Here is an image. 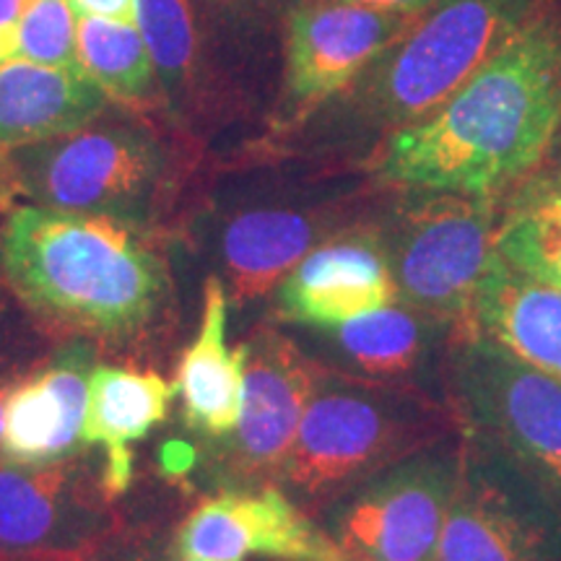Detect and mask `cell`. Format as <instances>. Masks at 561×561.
Masks as SVG:
<instances>
[{
	"label": "cell",
	"instance_id": "cell-1",
	"mask_svg": "<svg viewBox=\"0 0 561 561\" xmlns=\"http://www.w3.org/2000/svg\"><path fill=\"white\" fill-rule=\"evenodd\" d=\"M0 273L42 333L91 341L104 362L157 369L178 339L167 229L19 203L0 221Z\"/></svg>",
	"mask_w": 561,
	"mask_h": 561
},
{
	"label": "cell",
	"instance_id": "cell-2",
	"mask_svg": "<svg viewBox=\"0 0 561 561\" xmlns=\"http://www.w3.org/2000/svg\"><path fill=\"white\" fill-rule=\"evenodd\" d=\"M561 123V5L525 30L430 117L385 136L377 174L416 193L496 198L538 170Z\"/></svg>",
	"mask_w": 561,
	"mask_h": 561
},
{
	"label": "cell",
	"instance_id": "cell-3",
	"mask_svg": "<svg viewBox=\"0 0 561 561\" xmlns=\"http://www.w3.org/2000/svg\"><path fill=\"white\" fill-rule=\"evenodd\" d=\"M187 144L146 110L110 102L68 136L11 149V185L16 203L167 229L191 174Z\"/></svg>",
	"mask_w": 561,
	"mask_h": 561
},
{
	"label": "cell",
	"instance_id": "cell-4",
	"mask_svg": "<svg viewBox=\"0 0 561 561\" xmlns=\"http://www.w3.org/2000/svg\"><path fill=\"white\" fill-rule=\"evenodd\" d=\"M458 432L447 401L320 371L276 483L318 517L392 462Z\"/></svg>",
	"mask_w": 561,
	"mask_h": 561
},
{
	"label": "cell",
	"instance_id": "cell-5",
	"mask_svg": "<svg viewBox=\"0 0 561 561\" xmlns=\"http://www.w3.org/2000/svg\"><path fill=\"white\" fill-rule=\"evenodd\" d=\"M549 3L437 0L351 83L346 102L375 128H409L466 87Z\"/></svg>",
	"mask_w": 561,
	"mask_h": 561
},
{
	"label": "cell",
	"instance_id": "cell-6",
	"mask_svg": "<svg viewBox=\"0 0 561 561\" xmlns=\"http://www.w3.org/2000/svg\"><path fill=\"white\" fill-rule=\"evenodd\" d=\"M445 401L561 515V382L468 325L453 328Z\"/></svg>",
	"mask_w": 561,
	"mask_h": 561
},
{
	"label": "cell",
	"instance_id": "cell-7",
	"mask_svg": "<svg viewBox=\"0 0 561 561\" xmlns=\"http://www.w3.org/2000/svg\"><path fill=\"white\" fill-rule=\"evenodd\" d=\"M496 198L424 193L377 229L398 305L458 328L494 255Z\"/></svg>",
	"mask_w": 561,
	"mask_h": 561
},
{
	"label": "cell",
	"instance_id": "cell-8",
	"mask_svg": "<svg viewBox=\"0 0 561 561\" xmlns=\"http://www.w3.org/2000/svg\"><path fill=\"white\" fill-rule=\"evenodd\" d=\"M125 523L100 450L47 466L0 460V561H87Z\"/></svg>",
	"mask_w": 561,
	"mask_h": 561
},
{
	"label": "cell",
	"instance_id": "cell-9",
	"mask_svg": "<svg viewBox=\"0 0 561 561\" xmlns=\"http://www.w3.org/2000/svg\"><path fill=\"white\" fill-rule=\"evenodd\" d=\"M460 430L375 473L318 520L359 561H437L458 479Z\"/></svg>",
	"mask_w": 561,
	"mask_h": 561
},
{
	"label": "cell",
	"instance_id": "cell-10",
	"mask_svg": "<svg viewBox=\"0 0 561 561\" xmlns=\"http://www.w3.org/2000/svg\"><path fill=\"white\" fill-rule=\"evenodd\" d=\"M460 430L437 561H561V515L479 434Z\"/></svg>",
	"mask_w": 561,
	"mask_h": 561
},
{
	"label": "cell",
	"instance_id": "cell-11",
	"mask_svg": "<svg viewBox=\"0 0 561 561\" xmlns=\"http://www.w3.org/2000/svg\"><path fill=\"white\" fill-rule=\"evenodd\" d=\"M320 371L322 364L278 328L261 325L244 339L240 421L229 439L208 447L203 462L216 491L276 483Z\"/></svg>",
	"mask_w": 561,
	"mask_h": 561
},
{
	"label": "cell",
	"instance_id": "cell-12",
	"mask_svg": "<svg viewBox=\"0 0 561 561\" xmlns=\"http://www.w3.org/2000/svg\"><path fill=\"white\" fill-rule=\"evenodd\" d=\"M416 19V16H413ZM411 16L339 0H301L280 30V91L273 125L289 130L354 83L401 34Z\"/></svg>",
	"mask_w": 561,
	"mask_h": 561
},
{
	"label": "cell",
	"instance_id": "cell-13",
	"mask_svg": "<svg viewBox=\"0 0 561 561\" xmlns=\"http://www.w3.org/2000/svg\"><path fill=\"white\" fill-rule=\"evenodd\" d=\"M174 559L244 561H346L331 533L278 483L219 489L203 496L174 525Z\"/></svg>",
	"mask_w": 561,
	"mask_h": 561
},
{
	"label": "cell",
	"instance_id": "cell-14",
	"mask_svg": "<svg viewBox=\"0 0 561 561\" xmlns=\"http://www.w3.org/2000/svg\"><path fill=\"white\" fill-rule=\"evenodd\" d=\"M351 231L341 208L294 198H250L219 206L208 219L210 257L229 294L244 310L271 297L278 280L318 244Z\"/></svg>",
	"mask_w": 561,
	"mask_h": 561
},
{
	"label": "cell",
	"instance_id": "cell-15",
	"mask_svg": "<svg viewBox=\"0 0 561 561\" xmlns=\"http://www.w3.org/2000/svg\"><path fill=\"white\" fill-rule=\"evenodd\" d=\"M102 359L91 341H55L34 367L13 385L3 411L0 460L47 466L89 453L83 421L91 371Z\"/></svg>",
	"mask_w": 561,
	"mask_h": 561
},
{
	"label": "cell",
	"instance_id": "cell-16",
	"mask_svg": "<svg viewBox=\"0 0 561 561\" xmlns=\"http://www.w3.org/2000/svg\"><path fill=\"white\" fill-rule=\"evenodd\" d=\"M138 30L149 47L167 123L191 144L240 121L191 0H138Z\"/></svg>",
	"mask_w": 561,
	"mask_h": 561
},
{
	"label": "cell",
	"instance_id": "cell-17",
	"mask_svg": "<svg viewBox=\"0 0 561 561\" xmlns=\"http://www.w3.org/2000/svg\"><path fill=\"white\" fill-rule=\"evenodd\" d=\"M453 325L426 318L411 307L392 301L380 310L359 314L341 325L314 333L318 359L325 369L356 380L388 385V388L434 392V382L445 392V354Z\"/></svg>",
	"mask_w": 561,
	"mask_h": 561
},
{
	"label": "cell",
	"instance_id": "cell-18",
	"mask_svg": "<svg viewBox=\"0 0 561 561\" xmlns=\"http://www.w3.org/2000/svg\"><path fill=\"white\" fill-rule=\"evenodd\" d=\"M396 297L377 231L351 229L305 255L273 289V314L301 331H322L388 307Z\"/></svg>",
	"mask_w": 561,
	"mask_h": 561
},
{
	"label": "cell",
	"instance_id": "cell-19",
	"mask_svg": "<svg viewBox=\"0 0 561 561\" xmlns=\"http://www.w3.org/2000/svg\"><path fill=\"white\" fill-rule=\"evenodd\" d=\"M174 398L178 385L159 369L100 362L91 371L83 442L102 453L104 481L117 500H125L136 481L133 445L170 419Z\"/></svg>",
	"mask_w": 561,
	"mask_h": 561
},
{
	"label": "cell",
	"instance_id": "cell-20",
	"mask_svg": "<svg viewBox=\"0 0 561 561\" xmlns=\"http://www.w3.org/2000/svg\"><path fill=\"white\" fill-rule=\"evenodd\" d=\"M229 294L221 278L203 280V310L195 339L182 348L174 385L182 401V424L208 447L221 445L237 430L242 413L244 341L229 348Z\"/></svg>",
	"mask_w": 561,
	"mask_h": 561
},
{
	"label": "cell",
	"instance_id": "cell-21",
	"mask_svg": "<svg viewBox=\"0 0 561 561\" xmlns=\"http://www.w3.org/2000/svg\"><path fill=\"white\" fill-rule=\"evenodd\" d=\"M462 325L561 382V291L510 268L496 252Z\"/></svg>",
	"mask_w": 561,
	"mask_h": 561
},
{
	"label": "cell",
	"instance_id": "cell-22",
	"mask_svg": "<svg viewBox=\"0 0 561 561\" xmlns=\"http://www.w3.org/2000/svg\"><path fill=\"white\" fill-rule=\"evenodd\" d=\"M110 104L81 68L0 62V149L42 144L79 130Z\"/></svg>",
	"mask_w": 561,
	"mask_h": 561
},
{
	"label": "cell",
	"instance_id": "cell-23",
	"mask_svg": "<svg viewBox=\"0 0 561 561\" xmlns=\"http://www.w3.org/2000/svg\"><path fill=\"white\" fill-rule=\"evenodd\" d=\"M208 50L242 117L257 112L280 53V21L268 0H191Z\"/></svg>",
	"mask_w": 561,
	"mask_h": 561
},
{
	"label": "cell",
	"instance_id": "cell-24",
	"mask_svg": "<svg viewBox=\"0 0 561 561\" xmlns=\"http://www.w3.org/2000/svg\"><path fill=\"white\" fill-rule=\"evenodd\" d=\"M494 252L510 268L561 291V180L536 170L500 216Z\"/></svg>",
	"mask_w": 561,
	"mask_h": 561
},
{
	"label": "cell",
	"instance_id": "cell-25",
	"mask_svg": "<svg viewBox=\"0 0 561 561\" xmlns=\"http://www.w3.org/2000/svg\"><path fill=\"white\" fill-rule=\"evenodd\" d=\"M76 53L83 73L110 102L140 110L161 107L157 70L138 24L76 19Z\"/></svg>",
	"mask_w": 561,
	"mask_h": 561
},
{
	"label": "cell",
	"instance_id": "cell-26",
	"mask_svg": "<svg viewBox=\"0 0 561 561\" xmlns=\"http://www.w3.org/2000/svg\"><path fill=\"white\" fill-rule=\"evenodd\" d=\"M19 58L50 68H81L76 13L68 0H30L19 21Z\"/></svg>",
	"mask_w": 561,
	"mask_h": 561
},
{
	"label": "cell",
	"instance_id": "cell-27",
	"mask_svg": "<svg viewBox=\"0 0 561 561\" xmlns=\"http://www.w3.org/2000/svg\"><path fill=\"white\" fill-rule=\"evenodd\" d=\"M53 343L50 335L42 333L19 305L0 322V437H3L5 401L13 385L50 351Z\"/></svg>",
	"mask_w": 561,
	"mask_h": 561
},
{
	"label": "cell",
	"instance_id": "cell-28",
	"mask_svg": "<svg viewBox=\"0 0 561 561\" xmlns=\"http://www.w3.org/2000/svg\"><path fill=\"white\" fill-rule=\"evenodd\" d=\"M174 525L178 523H170L167 512L146 515L144 510H128V523L87 561H174Z\"/></svg>",
	"mask_w": 561,
	"mask_h": 561
},
{
	"label": "cell",
	"instance_id": "cell-29",
	"mask_svg": "<svg viewBox=\"0 0 561 561\" xmlns=\"http://www.w3.org/2000/svg\"><path fill=\"white\" fill-rule=\"evenodd\" d=\"M76 19H102L121 21V24H138V0H68Z\"/></svg>",
	"mask_w": 561,
	"mask_h": 561
},
{
	"label": "cell",
	"instance_id": "cell-30",
	"mask_svg": "<svg viewBox=\"0 0 561 561\" xmlns=\"http://www.w3.org/2000/svg\"><path fill=\"white\" fill-rule=\"evenodd\" d=\"M339 3L359 5V9L369 11H382V13H396V16H419L426 9H432L437 0H339Z\"/></svg>",
	"mask_w": 561,
	"mask_h": 561
},
{
	"label": "cell",
	"instance_id": "cell-31",
	"mask_svg": "<svg viewBox=\"0 0 561 561\" xmlns=\"http://www.w3.org/2000/svg\"><path fill=\"white\" fill-rule=\"evenodd\" d=\"M13 206H19V203L9 174V151L0 149V210H9Z\"/></svg>",
	"mask_w": 561,
	"mask_h": 561
},
{
	"label": "cell",
	"instance_id": "cell-32",
	"mask_svg": "<svg viewBox=\"0 0 561 561\" xmlns=\"http://www.w3.org/2000/svg\"><path fill=\"white\" fill-rule=\"evenodd\" d=\"M538 170L549 172V174H553V178L561 180V123H559L557 133H553L549 149H546L543 161H541V167H538Z\"/></svg>",
	"mask_w": 561,
	"mask_h": 561
},
{
	"label": "cell",
	"instance_id": "cell-33",
	"mask_svg": "<svg viewBox=\"0 0 561 561\" xmlns=\"http://www.w3.org/2000/svg\"><path fill=\"white\" fill-rule=\"evenodd\" d=\"M26 3H30V0H0V26H9L21 21V13H24Z\"/></svg>",
	"mask_w": 561,
	"mask_h": 561
},
{
	"label": "cell",
	"instance_id": "cell-34",
	"mask_svg": "<svg viewBox=\"0 0 561 561\" xmlns=\"http://www.w3.org/2000/svg\"><path fill=\"white\" fill-rule=\"evenodd\" d=\"M13 305H16V299L11 297L9 286H5V280H3V273H0V322L9 318L11 310H13Z\"/></svg>",
	"mask_w": 561,
	"mask_h": 561
},
{
	"label": "cell",
	"instance_id": "cell-35",
	"mask_svg": "<svg viewBox=\"0 0 561 561\" xmlns=\"http://www.w3.org/2000/svg\"><path fill=\"white\" fill-rule=\"evenodd\" d=\"M299 3H301V0H268V5L273 9V13H276V16H278L280 26H284L286 13H289L294 5H299Z\"/></svg>",
	"mask_w": 561,
	"mask_h": 561
},
{
	"label": "cell",
	"instance_id": "cell-36",
	"mask_svg": "<svg viewBox=\"0 0 561 561\" xmlns=\"http://www.w3.org/2000/svg\"><path fill=\"white\" fill-rule=\"evenodd\" d=\"M174 561H201V559H174Z\"/></svg>",
	"mask_w": 561,
	"mask_h": 561
},
{
	"label": "cell",
	"instance_id": "cell-37",
	"mask_svg": "<svg viewBox=\"0 0 561 561\" xmlns=\"http://www.w3.org/2000/svg\"><path fill=\"white\" fill-rule=\"evenodd\" d=\"M3 214H5V210H0V221H3Z\"/></svg>",
	"mask_w": 561,
	"mask_h": 561
},
{
	"label": "cell",
	"instance_id": "cell-38",
	"mask_svg": "<svg viewBox=\"0 0 561 561\" xmlns=\"http://www.w3.org/2000/svg\"><path fill=\"white\" fill-rule=\"evenodd\" d=\"M346 561H359V559H351V557H348V559H346Z\"/></svg>",
	"mask_w": 561,
	"mask_h": 561
},
{
	"label": "cell",
	"instance_id": "cell-39",
	"mask_svg": "<svg viewBox=\"0 0 561 561\" xmlns=\"http://www.w3.org/2000/svg\"><path fill=\"white\" fill-rule=\"evenodd\" d=\"M559 5H561V0H559Z\"/></svg>",
	"mask_w": 561,
	"mask_h": 561
}]
</instances>
